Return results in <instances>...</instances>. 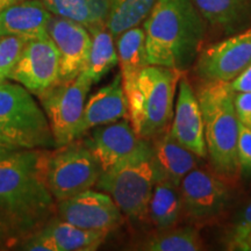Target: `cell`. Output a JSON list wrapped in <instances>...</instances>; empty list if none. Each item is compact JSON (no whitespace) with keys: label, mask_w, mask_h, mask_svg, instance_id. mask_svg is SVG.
Wrapping results in <instances>:
<instances>
[{"label":"cell","mask_w":251,"mask_h":251,"mask_svg":"<svg viewBox=\"0 0 251 251\" xmlns=\"http://www.w3.org/2000/svg\"><path fill=\"white\" fill-rule=\"evenodd\" d=\"M43 150L0 153V237L8 247L39 233L57 216V201L43 176Z\"/></svg>","instance_id":"cell-1"},{"label":"cell","mask_w":251,"mask_h":251,"mask_svg":"<svg viewBox=\"0 0 251 251\" xmlns=\"http://www.w3.org/2000/svg\"><path fill=\"white\" fill-rule=\"evenodd\" d=\"M203 20L193 0H157L143 24L149 64L186 71L201 49Z\"/></svg>","instance_id":"cell-2"},{"label":"cell","mask_w":251,"mask_h":251,"mask_svg":"<svg viewBox=\"0 0 251 251\" xmlns=\"http://www.w3.org/2000/svg\"><path fill=\"white\" fill-rule=\"evenodd\" d=\"M162 178L151 140L140 139L129 155L100 174L96 186L111 196L125 216L142 222L148 219L153 187Z\"/></svg>","instance_id":"cell-3"},{"label":"cell","mask_w":251,"mask_h":251,"mask_svg":"<svg viewBox=\"0 0 251 251\" xmlns=\"http://www.w3.org/2000/svg\"><path fill=\"white\" fill-rule=\"evenodd\" d=\"M234 94L226 81H206L197 94L205 128L207 156L216 174L227 179H235L240 174V121L235 111Z\"/></svg>","instance_id":"cell-4"},{"label":"cell","mask_w":251,"mask_h":251,"mask_svg":"<svg viewBox=\"0 0 251 251\" xmlns=\"http://www.w3.org/2000/svg\"><path fill=\"white\" fill-rule=\"evenodd\" d=\"M180 76L179 71L150 64L125 90L128 117L140 139L152 140L169 129Z\"/></svg>","instance_id":"cell-5"},{"label":"cell","mask_w":251,"mask_h":251,"mask_svg":"<svg viewBox=\"0 0 251 251\" xmlns=\"http://www.w3.org/2000/svg\"><path fill=\"white\" fill-rule=\"evenodd\" d=\"M0 140L19 149H54L57 144L46 113L29 91L0 83Z\"/></svg>","instance_id":"cell-6"},{"label":"cell","mask_w":251,"mask_h":251,"mask_svg":"<svg viewBox=\"0 0 251 251\" xmlns=\"http://www.w3.org/2000/svg\"><path fill=\"white\" fill-rule=\"evenodd\" d=\"M42 170L56 201L91 190L101 170L84 139H76L54 150H43Z\"/></svg>","instance_id":"cell-7"},{"label":"cell","mask_w":251,"mask_h":251,"mask_svg":"<svg viewBox=\"0 0 251 251\" xmlns=\"http://www.w3.org/2000/svg\"><path fill=\"white\" fill-rule=\"evenodd\" d=\"M92 79L81 71L75 79L57 83L39 96L57 147L76 139Z\"/></svg>","instance_id":"cell-8"},{"label":"cell","mask_w":251,"mask_h":251,"mask_svg":"<svg viewBox=\"0 0 251 251\" xmlns=\"http://www.w3.org/2000/svg\"><path fill=\"white\" fill-rule=\"evenodd\" d=\"M59 51L50 35L28 40L8 78L37 97L58 83Z\"/></svg>","instance_id":"cell-9"},{"label":"cell","mask_w":251,"mask_h":251,"mask_svg":"<svg viewBox=\"0 0 251 251\" xmlns=\"http://www.w3.org/2000/svg\"><path fill=\"white\" fill-rule=\"evenodd\" d=\"M218 174L193 169L179 185L183 211L196 221L216 218L230 201V190Z\"/></svg>","instance_id":"cell-10"},{"label":"cell","mask_w":251,"mask_h":251,"mask_svg":"<svg viewBox=\"0 0 251 251\" xmlns=\"http://www.w3.org/2000/svg\"><path fill=\"white\" fill-rule=\"evenodd\" d=\"M57 218L87 230L107 233L124 224V214L111 196L90 190L58 201Z\"/></svg>","instance_id":"cell-11"},{"label":"cell","mask_w":251,"mask_h":251,"mask_svg":"<svg viewBox=\"0 0 251 251\" xmlns=\"http://www.w3.org/2000/svg\"><path fill=\"white\" fill-rule=\"evenodd\" d=\"M251 64V28L207 47L197 58V72L206 81L234 80Z\"/></svg>","instance_id":"cell-12"},{"label":"cell","mask_w":251,"mask_h":251,"mask_svg":"<svg viewBox=\"0 0 251 251\" xmlns=\"http://www.w3.org/2000/svg\"><path fill=\"white\" fill-rule=\"evenodd\" d=\"M48 33L59 51L58 83L75 79L86 67L91 37L87 28L69 19L50 18Z\"/></svg>","instance_id":"cell-13"},{"label":"cell","mask_w":251,"mask_h":251,"mask_svg":"<svg viewBox=\"0 0 251 251\" xmlns=\"http://www.w3.org/2000/svg\"><path fill=\"white\" fill-rule=\"evenodd\" d=\"M169 130L172 137L190 151L200 158L207 157L205 128L199 100L185 76H180L178 81L174 122Z\"/></svg>","instance_id":"cell-14"},{"label":"cell","mask_w":251,"mask_h":251,"mask_svg":"<svg viewBox=\"0 0 251 251\" xmlns=\"http://www.w3.org/2000/svg\"><path fill=\"white\" fill-rule=\"evenodd\" d=\"M107 231L87 230L62 221L57 216L28 241V249L46 251L97 250L108 236Z\"/></svg>","instance_id":"cell-15"},{"label":"cell","mask_w":251,"mask_h":251,"mask_svg":"<svg viewBox=\"0 0 251 251\" xmlns=\"http://www.w3.org/2000/svg\"><path fill=\"white\" fill-rule=\"evenodd\" d=\"M137 136L127 119L94 127L92 134L84 139L96 157L101 174L111 170L136 147Z\"/></svg>","instance_id":"cell-16"},{"label":"cell","mask_w":251,"mask_h":251,"mask_svg":"<svg viewBox=\"0 0 251 251\" xmlns=\"http://www.w3.org/2000/svg\"><path fill=\"white\" fill-rule=\"evenodd\" d=\"M128 118V103L119 72L108 85L91 96L84 107L83 115L76 130V139L98 126L112 124ZM75 139V140H76Z\"/></svg>","instance_id":"cell-17"},{"label":"cell","mask_w":251,"mask_h":251,"mask_svg":"<svg viewBox=\"0 0 251 251\" xmlns=\"http://www.w3.org/2000/svg\"><path fill=\"white\" fill-rule=\"evenodd\" d=\"M51 13L41 0H23L0 11V36L17 35L25 40L49 35Z\"/></svg>","instance_id":"cell-18"},{"label":"cell","mask_w":251,"mask_h":251,"mask_svg":"<svg viewBox=\"0 0 251 251\" xmlns=\"http://www.w3.org/2000/svg\"><path fill=\"white\" fill-rule=\"evenodd\" d=\"M151 142L162 179L179 186L185 176L197 168L200 157L176 141L169 129L152 139Z\"/></svg>","instance_id":"cell-19"},{"label":"cell","mask_w":251,"mask_h":251,"mask_svg":"<svg viewBox=\"0 0 251 251\" xmlns=\"http://www.w3.org/2000/svg\"><path fill=\"white\" fill-rule=\"evenodd\" d=\"M202 18L226 34L242 29L251 21V0H193Z\"/></svg>","instance_id":"cell-20"},{"label":"cell","mask_w":251,"mask_h":251,"mask_svg":"<svg viewBox=\"0 0 251 251\" xmlns=\"http://www.w3.org/2000/svg\"><path fill=\"white\" fill-rule=\"evenodd\" d=\"M117 52L124 90H127L144 68L148 67L144 29L135 26L117 37Z\"/></svg>","instance_id":"cell-21"},{"label":"cell","mask_w":251,"mask_h":251,"mask_svg":"<svg viewBox=\"0 0 251 251\" xmlns=\"http://www.w3.org/2000/svg\"><path fill=\"white\" fill-rule=\"evenodd\" d=\"M183 212L179 186L166 179L158 180L153 187L148 207L149 222L156 229L175 227Z\"/></svg>","instance_id":"cell-22"},{"label":"cell","mask_w":251,"mask_h":251,"mask_svg":"<svg viewBox=\"0 0 251 251\" xmlns=\"http://www.w3.org/2000/svg\"><path fill=\"white\" fill-rule=\"evenodd\" d=\"M91 34V48L89 59L84 71L93 83H98L119 63L114 37L107 29L106 24L92 25L87 27Z\"/></svg>","instance_id":"cell-23"},{"label":"cell","mask_w":251,"mask_h":251,"mask_svg":"<svg viewBox=\"0 0 251 251\" xmlns=\"http://www.w3.org/2000/svg\"><path fill=\"white\" fill-rule=\"evenodd\" d=\"M203 248L199 231L192 227L157 229L139 244V249L149 251H199Z\"/></svg>","instance_id":"cell-24"},{"label":"cell","mask_w":251,"mask_h":251,"mask_svg":"<svg viewBox=\"0 0 251 251\" xmlns=\"http://www.w3.org/2000/svg\"><path fill=\"white\" fill-rule=\"evenodd\" d=\"M156 2L157 0H109L106 27L117 39L125 30L143 23Z\"/></svg>","instance_id":"cell-25"},{"label":"cell","mask_w":251,"mask_h":251,"mask_svg":"<svg viewBox=\"0 0 251 251\" xmlns=\"http://www.w3.org/2000/svg\"><path fill=\"white\" fill-rule=\"evenodd\" d=\"M51 14L69 19L86 28L96 25L92 13L93 0H41Z\"/></svg>","instance_id":"cell-26"},{"label":"cell","mask_w":251,"mask_h":251,"mask_svg":"<svg viewBox=\"0 0 251 251\" xmlns=\"http://www.w3.org/2000/svg\"><path fill=\"white\" fill-rule=\"evenodd\" d=\"M27 40L17 35L0 36V83L8 78L20 58Z\"/></svg>","instance_id":"cell-27"},{"label":"cell","mask_w":251,"mask_h":251,"mask_svg":"<svg viewBox=\"0 0 251 251\" xmlns=\"http://www.w3.org/2000/svg\"><path fill=\"white\" fill-rule=\"evenodd\" d=\"M251 236V201L237 216L233 228L229 231L227 244L231 250H250Z\"/></svg>","instance_id":"cell-28"},{"label":"cell","mask_w":251,"mask_h":251,"mask_svg":"<svg viewBox=\"0 0 251 251\" xmlns=\"http://www.w3.org/2000/svg\"><path fill=\"white\" fill-rule=\"evenodd\" d=\"M237 158L240 174L251 177V128L241 124L238 127Z\"/></svg>","instance_id":"cell-29"},{"label":"cell","mask_w":251,"mask_h":251,"mask_svg":"<svg viewBox=\"0 0 251 251\" xmlns=\"http://www.w3.org/2000/svg\"><path fill=\"white\" fill-rule=\"evenodd\" d=\"M234 105L238 121L249 126L251 122V92H238L234 94Z\"/></svg>","instance_id":"cell-30"},{"label":"cell","mask_w":251,"mask_h":251,"mask_svg":"<svg viewBox=\"0 0 251 251\" xmlns=\"http://www.w3.org/2000/svg\"><path fill=\"white\" fill-rule=\"evenodd\" d=\"M229 86L234 93L251 92V64L248 65L234 80L229 81Z\"/></svg>","instance_id":"cell-31"},{"label":"cell","mask_w":251,"mask_h":251,"mask_svg":"<svg viewBox=\"0 0 251 251\" xmlns=\"http://www.w3.org/2000/svg\"><path fill=\"white\" fill-rule=\"evenodd\" d=\"M19 148L14 146H11V144H7V143H4L0 141V153L1 152H7V151H12V150H18Z\"/></svg>","instance_id":"cell-32"},{"label":"cell","mask_w":251,"mask_h":251,"mask_svg":"<svg viewBox=\"0 0 251 251\" xmlns=\"http://www.w3.org/2000/svg\"><path fill=\"white\" fill-rule=\"evenodd\" d=\"M18 1H23V0H0V4H1L2 8H4L5 6L14 4V2H18Z\"/></svg>","instance_id":"cell-33"},{"label":"cell","mask_w":251,"mask_h":251,"mask_svg":"<svg viewBox=\"0 0 251 251\" xmlns=\"http://www.w3.org/2000/svg\"><path fill=\"white\" fill-rule=\"evenodd\" d=\"M0 244H2V240H1V237H0Z\"/></svg>","instance_id":"cell-34"},{"label":"cell","mask_w":251,"mask_h":251,"mask_svg":"<svg viewBox=\"0 0 251 251\" xmlns=\"http://www.w3.org/2000/svg\"><path fill=\"white\" fill-rule=\"evenodd\" d=\"M1 9H2V6H1V4H0V11H1Z\"/></svg>","instance_id":"cell-35"},{"label":"cell","mask_w":251,"mask_h":251,"mask_svg":"<svg viewBox=\"0 0 251 251\" xmlns=\"http://www.w3.org/2000/svg\"><path fill=\"white\" fill-rule=\"evenodd\" d=\"M250 250H251V236H250Z\"/></svg>","instance_id":"cell-36"},{"label":"cell","mask_w":251,"mask_h":251,"mask_svg":"<svg viewBox=\"0 0 251 251\" xmlns=\"http://www.w3.org/2000/svg\"><path fill=\"white\" fill-rule=\"evenodd\" d=\"M247 127H249V128H251V122H250V125H249V126H247Z\"/></svg>","instance_id":"cell-37"}]
</instances>
